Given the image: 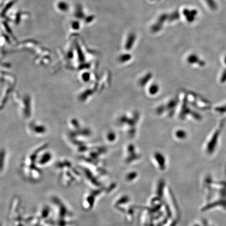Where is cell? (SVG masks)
I'll list each match as a JSON object with an SVG mask.
<instances>
[{
    "instance_id": "1",
    "label": "cell",
    "mask_w": 226,
    "mask_h": 226,
    "mask_svg": "<svg viewBox=\"0 0 226 226\" xmlns=\"http://www.w3.org/2000/svg\"><path fill=\"white\" fill-rule=\"evenodd\" d=\"M220 129H217V131L214 132V134L212 136L210 140L208 141L207 147L208 151L209 152H213L215 149L216 148V146L217 145L218 138L220 135Z\"/></svg>"
},
{
    "instance_id": "2",
    "label": "cell",
    "mask_w": 226,
    "mask_h": 226,
    "mask_svg": "<svg viewBox=\"0 0 226 226\" xmlns=\"http://www.w3.org/2000/svg\"><path fill=\"white\" fill-rule=\"evenodd\" d=\"M159 90V88L158 87V86L157 84H153V85L150 86V87L148 90V91H149V94L152 95H155L157 94Z\"/></svg>"
},
{
    "instance_id": "5",
    "label": "cell",
    "mask_w": 226,
    "mask_h": 226,
    "mask_svg": "<svg viewBox=\"0 0 226 226\" xmlns=\"http://www.w3.org/2000/svg\"><path fill=\"white\" fill-rule=\"evenodd\" d=\"M220 82L221 83H224L226 82V69L224 70L220 75Z\"/></svg>"
},
{
    "instance_id": "4",
    "label": "cell",
    "mask_w": 226,
    "mask_h": 226,
    "mask_svg": "<svg viewBox=\"0 0 226 226\" xmlns=\"http://www.w3.org/2000/svg\"><path fill=\"white\" fill-rule=\"evenodd\" d=\"M216 110L217 112L219 113L220 114H224L226 113V104L222 106H219L216 108Z\"/></svg>"
},
{
    "instance_id": "6",
    "label": "cell",
    "mask_w": 226,
    "mask_h": 226,
    "mask_svg": "<svg viewBox=\"0 0 226 226\" xmlns=\"http://www.w3.org/2000/svg\"><path fill=\"white\" fill-rule=\"evenodd\" d=\"M224 65H226V55L224 58Z\"/></svg>"
},
{
    "instance_id": "3",
    "label": "cell",
    "mask_w": 226,
    "mask_h": 226,
    "mask_svg": "<svg viewBox=\"0 0 226 226\" xmlns=\"http://www.w3.org/2000/svg\"><path fill=\"white\" fill-rule=\"evenodd\" d=\"M176 137L179 139H184L187 137V134L185 131L180 130L175 132Z\"/></svg>"
}]
</instances>
